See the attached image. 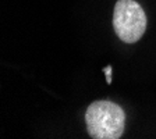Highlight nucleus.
<instances>
[{
    "instance_id": "3",
    "label": "nucleus",
    "mask_w": 156,
    "mask_h": 139,
    "mask_svg": "<svg viewBox=\"0 0 156 139\" xmlns=\"http://www.w3.org/2000/svg\"><path fill=\"white\" fill-rule=\"evenodd\" d=\"M106 74H107V84L112 82V67H106Z\"/></svg>"
},
{
    "instance_id": "2",
    "label": "nucleus",
    "mask_w": 156,
    "mask_h": 139,
    "mask_svg": "<svg viewBox=\"0 0 156 139\" xmlns=\"http://www.w3.org/2000/svg\"><path fill=\"white\" fill-rule=\"evenodd\" d=\"M146 14L134 0H119L113 11V28L124 43H135L146 31Z\"/></svg>"
},
{
    "instance_id": "1",
    "label": "nucleus",
    "mask_w": 156,
    "mask_h": 139,
    "mask_svg": "<svg viewBox=\"0 0 156 139\" xmlns=\"http://www.w3.org/2000/svg\"><path fill=\"white\" fill-rule=\"evenodd\" d=\"M85 124L91 138L119 139L126 128V113L113 102L96 100L88 106Z\"/></svg>"
}]
</instances>
